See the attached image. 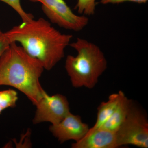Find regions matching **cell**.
<instances>
[{
	"label": "cell",
	"instance_id": "13",
	"mask_svg": "<svg viewBox=\"0 0 148 148\" xmlns=\"http://www.w3.org/2000/svg\"><path fill=\"white\" fill-rule=\"evenodd\" d=\"M0 1L5 3L12 8L18 13L22 21H30L34 18V16L32 14L27 13L22 8L20 0H0Z\"/></svg>",
	"mask_w": 148,
	"mask_h": 148
},
{
	"label": "cell",
	"instance_id": "2",
	"mask_svg": "<svg viewBox=\"0 0 148 148\" xmlns=\"http://www.w3.org/2000/svg\"><path fill=\"white\" fill-rule=\"evenodd\" d=\"M44 69L21 46L11 42L0 57V86L15 88L36 106L46 93L40 82Z\"/></svg>",
	"mask_w": 148,
	"mask_h": 148
},
{
	"label": "cell",
	"instance_id": "11",
	"mask_svg": "<svg viewBox=\"0 0 148 148\" xmlns=\"http://www.w3.org/2000/svg\"><path fill=\"white\" fill-rule=\"evenodd\" d=\"M18 99L17 92L13 89L0 91V114L6 109L15 107Z\"/></svg>",
	"mask_w": 148,
	"mask_h": 148
},
{
	"label": "cell",
	"instance_id": "1",
	"mask_svg": "<svg viewBox=\"0 0 148 148\" xmlns=\"http://www.w3.org/2000/svg\"><path fill=\"white\" fill-rule=\"evenodd\" d=\"M10 42H18L47 71L64 58L73 36L62 34L43 18L23 21L5 32Z\"/></svg>",
	"mask_w": 148,
	"mask_h": 148
},
{
	"label": "cell",
	"instance_id": "4",
	"mask_svg": "<svg viewBox=\"0 0 148 148\" xmlns=\"http://www.w3.org/2000/svg\"><path fill=\"white\" fill-rule=\"evenodd\" d=\"M119 147L132 145L148 147V122L147 116L133 103L127 117L116 132Z\"/></svg>",
	"mask_w": 148,
	"mask_h": 148
},
{
	"label": "cell",
	"instance_id": "8",
	"mask_svg": "<svg viewBox=\"0 0 148 148\" xmlns=\"http://www.w3.org/2000/svg\"><path fill=\"white\" fill-rule=\"evenodd\" d=\"M73 148H118L116 133L99 128L88 132L82 139L72 144Z\"/></svg>",
	"mask_w": 148,
	"mask_h": 148
},
{
	"label": "cell",
	"instance_id": "14",
	"mask_svg": "<svg viewBox=\"0 0 148 148\" xmlns=\"http://www.w3.org/2000/svg\"><path fill=\"white\" fill-rule=\"evenodd\" d=\"M10 43L5 32L4 33L0 30V57L8 47Z\"/></svg>",
	"mask_w": 148,
	"mask_h": 148
},
{
	"label": "cell",
	"instance_id": "10",
	"mask_svg": "<svg viewBox=\"0 0 148 148\" xmlns=\"http://www.w3.org/2000/svg\"><path fill=\"white\" fill-rule=\"evenodd\" d=\"M122 92V91L120 90L118 93L111 94L107 102H103L98 106L95 124L89 128L88 132L100 128L110 117L118 104Z\"/></svg>",
	"mask_w": 148,
	"mask_h": 148
},
{
	"label": "cell",
	"instance_id": "6",
	"mask_svg": "<svg viewBox=\"0 0 148 148\" xmlns=\"http://www.w3.org/2000/svg\"><path fill=\"white\" fill-rule=\"evenodd\" d=\"M34 124L48 122L54 125L61 122L70 112L69 101L64 95H49L46 93L36 105Z\"/></svg>",
	"mask_w": 148,
	"mask_h": 148
},
{
	"label": "cell",
	"instance_id": "12",
	"mask_svg": "<svg viewBox=\"0 0 148 148\" xmlns=\"http://www.w3.org/2000/svg\"><path fill=\"white\" fill-rule=\"evenodd\" d=\"M96 0H78L75 8L80 14L84 16H92L94 15L95 10Z\"/></svg>",
	"mask_w": 148,
	"mask_h": 148
},
{
	"label": "cell",
	"instance_id": "5",
	"mask_svg": "<svg viewBox=\"0 0 148 148\" xmlns=\"http://www.w3.org/2000/svg\"><path fill=\"white\" fill-rule=\"evenodd\" d=\"M42 4L43 12L52 23L64 29L74 32L81 31L88 23L84 15H77L64 0H29Z\"/></svg>",
	"mask_w": 148,
	"mask_h": 148
},
{
	"label": "cell",
	"instance_id": "3",
	"mask_svg": "<svg viewBox=\"0 0 148 148\" xmlns=\"http://www.w3.org/2000/svg\"><path fill=\"white\" fill-rule=\"evenodd\" d=\"M69 45L77 53L76 56L68 55L65 63L72 85L77 88H93L107 68L104 53L98 45L81 38H77Z\"/></svg>",
	"mask_w": 148,
	"mask_h": 148
},
{
	"label": "cell",
	"instance_id": "15",
	"mask_svg": "<svg viewBox=\"0 0 148 148\" xmlns=\"http://www.w3.org/2000/svg\"><path fill=\"white\" fill-rule=\"evenodd\" d=\"M148 0H101L100 3L103 5H107L109 4H117L126 2H131L138 3L139 4L145 3Z\"/></svg>",
	"mask_w": 148,
	"mask_h": 148
},
{
	"label": "cell",
	"instance_id": "9",
	"mask_svg": "<svg viewBox=\"0 0 148 148\" xmlns=\"http://www.w3.org/2000/svg\"><path fill=\"white\" fill-rule=\"evenodd\" d=\"M132 104V101L128 99L122 92L113 113L100 128L116 132L127 117Z\"/></svg>",
	"mask_w": 148,
	"mask_h": 148
},
{
	"label": "cell",
	"instance_id": "7",
	"mask_svg": "<svg viewBox=\"0 0 148 148\" xmlns=\"http://www.w3.org/2000/svg\"><path fill=\"white\" fill-rule=\"evenodd\" d=\"M89 128L88 125L83 122L80 116L70 112L61 122L51 125L49 130L62 143L71 140L79 141L85 136Z\"/></svg>",
	"mask_w": 148,
	"mask_h": 148
}]
</instances>
